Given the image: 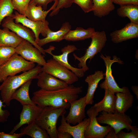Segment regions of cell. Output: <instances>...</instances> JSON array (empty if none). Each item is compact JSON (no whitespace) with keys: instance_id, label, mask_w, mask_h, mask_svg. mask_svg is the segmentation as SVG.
I'll return each mask as SVG.
<instances>
[{"instance_id":"cell-27","label":"cell","mask_w":138,"mask_h":138,"mask_svg":"<svg viewBox=\"0 0 138 138\" xmlns=\"http://www.w3.org/2000/svg\"><path fill=\"white\" fill-rule=\"evenodd\" d=\"M32 80H30L23 84L18 90L13 94L12 100L15 99L19 101L22 106L25 105H36L30 99L29 90Z\"/></svg>"},{"instance_id":"cell-37","label":"cell","mask_w":138,"mask_h":138,"mask_svg":"<svg viewBox=\"0 0 138 138\" xmlns=\"http://www.w3.org/2000/svg\"><path fill=\"white\" fill-rule=\"evenodd\" d=\"M57 1L58 0H31L29 4L41 6L44 10L47 9V6L50 3Z\"/></svg>"},{"instance_id":"cell-8","label":"cell","mask_w":138,"mask_h":138,"mask_svg":"<svg viewBox=\"0 0 138 138\" xmlns=\"http://www.w3.org/2000/svg\"><path fill=\"white\" fill-rule=\"evenodd\" d=\"M105 55V56L102 54L100 55V57L104 62L106 67V73L103 74L105 76V79L100 84V87L104 89H108L114 93L118 92L125 93L130 91L127 87H123L121 88L119 87L112 74L111 68L112 64L115 62L122 64L123 62L116 56H114L113 59L111 60L110 56L106 55Z\"/></svg>"},{"instance_id":"cell-17","label":"cell","mask_w":138,"mask_h":138,"mask_svg":"<svg viewBox=\"0 0 138 138\" xmlns=\"http://www.w3.org/2000/svg\"><path fill=\"white\" fill-rule=\"evenodd\" d=\"M61 117V124L57 129L58 131L67 132L74 138H85L84 132L90 122L89 118H85L80 123L72 126L66 122L64 115Z\"/></svg>"},{"instance_id":"cell-11","label":"cell","mask_w":138,"mask_h":138,"mask_svg":"<svg viewBox=\"0 0 138 138\" xmlns=\"http://www.w3.org/2000/svg\"><path fill=\"white\" fill-rule=\"evenodd\" d=\"M12 17L16 23L21 24L32 31L35 35V41L37 43L40 39L39 34H41L43 37H45L50 29L49 22L47 21H33L19 14L16 11L14 12Z\"/></svg>"},{"instance_id":"cell-18","label":"cell","mask_w":138,"mask_h":138,"mask_svg":"<svg viewBox=\"0 0 138 138\" xmlns=\"http://www.w3.org/2000/svg\"><path fill=\"white\" fill-rule=\"evenodd\" d=\"M111 40L118 43L138 37V24L130 22L122 29L116 30L110 34Z\"/></svg>"},{"instance_id":"cell-23","label":"cell","mask_w":138,"mask_h":138,"mask_svg":"<svg viewBox=\"0 0 138 138\" xmlns=\"http://www.w3.org/2000/svg\"><path fill=\"white\" fill-rule=\"evenodd\" d=\"M114 110L115 112L125 113L133 105L134 98L130 91L116 93Z\"/></svg>"},{"instance_id":"cell-42","label":"cell","mask_w":138,"mask_h":138,"mask_svg":"<svg viewBox=\"0 0 138 138\" xmlns=\"http://www.w3.org/2000/svg\"><path fill=\"white\" fill-rule=\"evenodd\" d=\"M133 93L136 95V98L138 99V87L137 86H132L131 88Z\"/></svg>"},{"instance_id":"cell-31","label":"cell","mask_w":138,"mask_h":138,"mask_svg":"<svg viewBox=\"0 0 138 138\" xmlns=\"http://www.w3.org/2000/svg\"><path fill=\"white\" fill-rule=\"evenodd\" d=\"M16 53L14 48L8 46H0V67Z\"/></svg>"},{"instance_id":"cell-14","label":"cell","mask_w":138,"mask_h":138,"mask_svg":"<svg viewBox=\"0 0 138 138\" xmlns=\"http://www.w3.org/2000/svg\"><path fill=\"white\" fill-rule=\"evenodd\" d=\"M86 105L85 96L71 102L69 113L65 117L66 122L73 125L81 122L86 117L85 109Z\"/></svg>"},{"instance_id":"cell-34","label":"cell","mask_w":138,"mask_h":138,"mask_svg":"<svg viewBox=\"0 0 138 138\" xmlns=\"http://www.w3.org/2000/svg\"><path fill=\"white\" fill-rule=\"evenodd\" d=\"M131 132L126 133L121 130L116 133V138H138V128L136 126H131Z\"/></svg>"},{"instance_id":"cell-24","label":"cell","mask_w":138,"mask_h":138,"mask_svg":"<svg viewBox=\"0 0 138 138\" xmlns=\"http://www.w3.org/2000/svg\"><path fill=\"white\" fill-rule=\"evenodd\" d=\"M95 32L93 28L85 29L77 27L74 30H69L65 35L64 40L68 41H77L90 38Z\"/></svg>"},{"instance_id":"cell-33","label":"cell","mask_w":138,"mask_h":138,"mask_svg":"<svg viewBox=\"0 0 138 138\" xmlns=\"http://www.w3.org/2000/svg\"><path fill=\"white\" fill-rule=\"evenodd\" d=\"M72 3L78 5L85 13L92 11L93 0H71Z\"/></svg>"},{"instance_id":"cell-16","label":"cell","mask_w":138,"mask_h":138,"mask_svg":"<svg viewBox=\"0 0 138 138\" xmlns=\"http://www.w3.org/2000/svg\"><path fill=\"white\" fill-rule=\"evenodd\" d=\"M22 110L20 114V121L14 127L9 133L13 134L22 125L30 124L35 122L41 112L43 107L36 105L22 106Z\"/></svg>"},{"instance_id":"cell-15","label":"cell","mask_w":138,"mask_h":138,"mask_svg":"<svg viewBox=\"0 0 138 138\" xmlns=\"http://www.w3.org/2000/svg\"><path fill=\"white\" fill-rule=\"evenodd\" d=\"M37 79L38 86L41 89L47 91L60 89L69 85L64 81L42 71L39 74Z\"/></svg>"},{"instance_id":"cell-25","label":"cell","mask_w":138,"mask_h":138,"mask_svg":"<svg viewBox=\"0 0 138 138\" xmlns=\"http://www.w3.org/2000/svg\"><path fill=\"white\" fill-rule=\"evenodd\" d=\"M93 2L92 11L99 17L108 15L115 8L112 0H93Z\"/></svg>"},{"instance_id":"cell-2","label":"cell","mask_w":138,"mask_h":138,"mask_svg":"<svg viewBox=\"0 0 138 138\" xmlns=\"http://www.w3.org/2000/svg\"><path fill=\"white\" fill-rule=\"evenodd\" d=\"M42 71L41 66L38 65L18 75L8 77L0 85L2 101L6 105H9L13 94L18 88L28 81L37 79L39 74Z\"/></svg>"},{"instance_id":"cell-29","label":"cell","mask_w":138,"mask_h":138,"mask_svg":"<svg viewBox=\"0 0 138 138\" xmlns=\"http://www.w3.org/2000/svg\"><path fill=\"white\" fill-rule=\"evenodd\" d=\"M21 132L32 138H49L47 132L38 125L35 121L22 129Z\"/></svg>"},{"instance_id":"cell-20","label":"cell","mask_w":138,"mask_h":138,"mask_svg":"<svg viewBox=\"0 0 138 138\" xmlns=\"http://www.w3.org/2000/svg\"><path fill=\"white\" fill-rule=\"evenodd\" d=\"M103 72L96 71L94 73L88 76L85 81L88 85L87 93L85 97V102L87 105H92L94 102V93L100 80L104 78Z\"/></svg>"},{"instance_id":"cell-3","label":"cell","mask_w":138,"mask_h":138,"mask_svg":"<svg viewBox=\"0 0 138 138\" xmlns=\"http://www.w3.org/2000/svg\"><path fill=\"white\" fill-rule=\"evenodd\" d=\"M66 109L63 107L48 106L43 107L35 122L47 132L50 138H57V120L60 117L64 115Z\"/></svg>"},{"instance_id":"cell-39","label":"cell","mask_w":138,"mask_h":138,"mask_svg":"<svg viewBox=\"0 0 138 138\" xmlns=\"http://www.w3.org/2000/svg\"><path fill=\"white\" fill-rule=\"evenodd\" d=\"M24 135V134L21 132L18 133H14L11 134L0 132V138H19L21 137Z\"/></svg>"},{"instance_id":"cell-22","label":"cell","mask_w":138,"mask_h":138,"mask_svg":"<svg viewBox=\"0 0 138 138\" xmlns=\"http://www.w3.org/2000/svg\"><path fill=\"white\" fill-rule=\"evenodd\" d=\"M104 89L105 93L103 99L95 104L93 107L98 112L102 111L108 113L114 112L116 98L115 93L108 89Z\"/></svg>"},{"instance_id":"cell-21","label":"cell","mask_w":138,"mask_h":138,"mask_svg":"<svg viewBox=\"0 0 138 138\" xmlns=\"http://www.w3.org/2000/svg\"><path fill=\"white\" fill-rule=\"evenodd\" d=\"M58 2V1L54 2L50 8L47 10H44L41 6L29 4L24 16L33 21H45L48 13L55 8Z\"/></svg>"},{"instance_id":"cell-1","label":"cell","mask_w":138,"mask_h":138,"mask_svg":"<svg viewBox=\"0 0 138 138\" xmlns=\"http://www.w3.org/2000/svg\"><path fill=\"white\" fill-rule=\"evenodd\" d=\"M82 88L72 84L53 91L40 89L33 93L31 99L36 105L42 107L50 106L68 109L71 103L78 99V94L82 92Z\"/></svg>"},{"instance_id":"cell-9","label":"cell","mask_w":138,"mask_h":138,"mask_svg":"<svg viewBox=\"0 0 138 138\" xmlns=\"http://www.w3.org/2000/svg\"><path fill=\"white\" fill-rule=\"evenodd\" d=\"M1 25L3 28L8 29L20 37L30 42L38 49L43 55H45L44 50L39 46L36 42L34 34L30 29L21 24L16 23L12 17H9L5 18Z\"/></svg>"},{"instance_id":"cell-5","label":"cell","mask_w":138,"mask_h":138,"mask_svg":"<svg viewBox=\"0 0 138 138\" xmlns=\"http://www.w3.org/2000/svg\"><path fill=\"white\" fill-rule=\"evenodd\" d=\"M35 67L34 63L27 61L16 53L0 67V82L9 76L29 71Z\"/></svg>"},{"instance_id":"cell-7","label":"cell","mask_w":138,"mask_h":138,"mask_svg":"<svg viewBox=\"0 0 138 138\" xmlns=\"http://www.w3.org/2000/svg\"><path fill=\"white\" fill-rule=\"evenodd\" d=\"M42 71L47 72L68 85L78 80V77L71 71L61 64L53 58L48 60L42 67Z\"/></svg>"},{"instance_id":"cell-41","label":"cell","mask_w":138,"mask_h":138,"mask_svg":"<svg viewBox=\"0 0 138 138\" xmlns=\"http://www.w3.org/2000/svg\"><path fill=\"white\" fill-rule=\"evenodd\" d=\"M116 133L114 130L112 128L105 137L106 138H116Z\"/></svg>"},{"instance_id":"cell-32","label":"cell","mask_w":138,"mask_h":138,"mask_svg":"<svg viewBox=\"0 0 138 138\" xmlns=\"http://www.w3.org/2000/svg\"><path fill=\"white\" fill-rule=\"evenodd\" d=\"M31 0H12L15 10L19 14L24 15Z\"/></svg>"},{"instance_id":"cell-6","label":"cell","mask_w":138,"mask_h":138,"mask_svg":"<svg viewBox=\"0 0 138 138\" xmlns=\"http://www.w3.org/2000/svg\"><path fill=\"white\" fill-rule=\"evenodd\" d=\"M97 120L99 124H106L113 129L116 133L122 129L130 130L132 121L130 116L125 113L115 112L108 113L102 111Z\"/></svg>"},{"instance_id":"cell-4","label":"cell","mask_w":138,"mask_h":138,"mask_svg":"<svg viewBox=\"0 0 138 138\" xmlns=\"http://www.w3.org/2000/svg\"><path fill=\"white\" fill-rule=\"evenodd\" d=\"M90 38V44L83 56L79 57L75 54H73L75 59L79 62L78 67L82 68L85 72L89 69L86 64L87 60L89 59V63L95 55L100 52L104 47L107 40L104 31H95Z\"/></svg>"},{"instance_id":"cell-36","label":"cell","mask_w":138,"mask_h":138,"mask_svg":"<svg viewBox=\"0 0 138 138\" xmlns=\"http://www.w3.org/2000/svg\"><path fill=\"white\" fill-rule=\"evenodd\" d=\"M2 101L0 99V123H4L7 121L10 115V112L8 110L2 109L3 107L6 106V105H4Z\"/></svg>"},{"instance_id":"cell-38","label":"cell","mask_w":138,"mask_h":138,"mask_svg":"<svg viewBox=\"0 0 138 138\" xmlns=\"http://www.w3.org/2000/svg\"><path fill=\"white\" fill-rule=\"evenodd\" d=\"M113 3L120 5L129 4L138 5V0H112Z\"/></svg>"},{"instance_id":"cell-28","label":"cell","mask_w":138,"mask_h":138,"mask_svg":"<svg viewBox=\"0 0 138 138\" xmlns=\"http://www.w3.org/2000/svg\"><path fill=\"white\" fill-rule=\"evenodd\" d=\"M117 13L121 17L128 18L130 22L138 24V5H120L117 10Z\"/></svg>"},{"instance_id":"cell-26","label":"cell","mask_w":138,"mask_h":138,"mask_svg":"<svg viewBox=\"0 0 138 138\" xmlns=\"http://www.w3.org/2000/svg\"><path fill=\"white\" fill-rule=\"evenodd\" d=\"M24 39L6 28H0V46L17 47Z\"/></svg>"},{"instance_id":"cell-19","label":"cell","mask_w":138,"mask_h":138,"mask_svg":"<svg viewBox=\"0 0 138 138\" xmlns=\"http://www.w3.org/2000/svg\"><path fill=\"white\" fill-rule=\"evenodd\" d=\"M71 28V25L70 23L65 22L62 24L60 28L57 31H52L50 29L46 37L44 38L39 39L37 44L39 46L42 47L50 42H59L64 40L65 35Z\"/></svg>"},{"instance_id":"cell-10","label":"cell","mask_w":138,"mask_h":138,"mask_svg":"<svg viewBox=\"0 0 138 138\" xmlns=\"http://www.w3.org/2000/svg\"><path fill=\"white\" fill-rule=\"evenodd\" d=\"M98 113L93 106L87 110V114L90 122L85 131V138H103L112 128L109 125L103 126L100 124L96 119Z\"/></svg>"},{"instance_id":"cell-12","label":"cell","mask_w":138,"mask_h":138,"mask_svg":"<svg viewBox=\"0 0 138 138\" xmlns=\"http://www.w3.org/2000/svg\"><path fill=\"white\" fill-rule=\"evenodd\" d=\"M16 53L25 60L43 66L46 61L41 52L28 41L24 39L15 48Z\"/></svg>"},{"instance_id":"cell-40","label":"cell","mask_w":138,"mask_h":138,"mask_svg":"<svg viewBox=\"0 0 138 138\" xmlns=\"http://www.w3.org/2000/svg\"><path fill=\"white\" fill-rule=\"evenodd\" d=\"M72 137V136L67 132L58 131L57 138H71Z\"/></svg>"},{"instance_id":"cell-30","label":"cell","mask_w":138,"mask_h":138,"mask_svg":"<svg viewBox=\"0 0 138 138\" xmlns=\"http://www.w3.org/2000/svg\"><path fill=\"white\" fill-rule=\"evenodd\" d=\"M14 10L12 0H0V26L5 18L12 17Z\"/></svg>"},{"instance_id":"cell-13","label":"cell","mask_w":138,"mask_h":138,"mask_svg":"<svg viewBox=\"0 0 138 138\" xmlns=\"http://www.w3.org/2000/svg\"><path fill=\"white\" fill-rule=\"evenodd\" d=\"M55 47L50 46L47 49L44 50L45 53H49L52 56V58L73 73L78 78H81L84 75L85 72L81 68H77L73 67L68 62V56L69 54L77 50L76 47L73 45H68L62 48V54L55 55L52 53V51L54 50Z\"/></svg>"},{"instance_id":"cell-35","label":"cell","mask_w":138,"mask_h":138,"mask_svg":"<svg viewBox=\"0 0 138 138\" xmlns=\"http://www.w3.org/2000/svg\"><path fill=\"white\" fill-rule=\"evenodd\" d=\"M72 4L71 0H58L56 7L54 9L52 10L50 14V16H53L57 15L61 9L70 7Z\"/></svg>"}]
</instances>
